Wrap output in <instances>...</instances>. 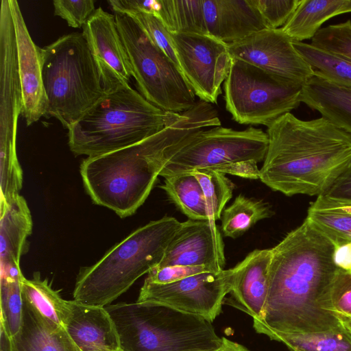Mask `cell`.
Segmentation results:
<instances>
[{"instance_id":"7","label":"cell","mask_w":351,"mask_h":351,"mask_svg":"<svg viewBox=\"0 0 351 351\" xmlns=\"http://www.w3.org/2000/svg\"><path fill=\"white\" fill-rule=\"evenodd\" d=\"M41 59L44 117L68 130L105 95L99 71L82 33L63 35L41 48Z\"/></svg>"},{"instance_id":"1","label":"cell","mask_w":351,"mask_h":351,"mask_svg":"<svg viewBox=\"0 0 351 351\" xmlns=\"http://www.w3.org/2000/svg\"><path fill=\"white\" fill-rule=\"evenodd\" d=\"M335 247L306 218L271 248L268 292L259 322L287 333L314 332L341 326L330 304L339 270L333 258Z\"/></svg>"},{"instance_id":"23","label":"cell","mask_w":351,"mask_h":351,"mask_svg":"<svg viewBox=\"0 0 351 351\" xmlns=\"http://www.w3.org/2000/svg\"><path fill=\"white\" fill-rule=\"evenodd\" d=\"M301 101L351 135V88L314 72L302 86Z\"/></svg>"},{"instance_id":"4","label":"cell","mask_w":351,"mask_h":351,"mask_svg":"<svg viewBox=\"0 0 351 351\" xmlns=\"http://www.w3.org/2000/svg\"><path fill=\"white\" fill-rule=\"evenodd\" d=\"M181 114L161 110L130 85L106 92L68 129L75 155L95 156L137 143L178 121Z\"/></svg>"},{"instance_id":"35","label":"cell","mask_w":351,"mask_h":351,"mask_svg":"<svg viewBox=\"0 0 351 351\" xmlns=\"http://www.w3.org/2000/svg\"><path fill=\"white\" fill-rule=\"evenodd\" d=\"M128 14L141 25L152 42L180 67L171 33L162 21L156 15L149 13L138 12Z\"/></svg>"},{"instance_id":"20","label":"cell","mask_w":351,"mask_h":351,"mask_svg":"<svg viewBox=\"0 0 351 351\" xmlns=\"http://www.w3.org/2000/svg\"><path fill=\"white\" fill-rule=\"evenodd\" d=\"M64 328L80 351H121L118 333L105 307L70 300Z\"/></svg>"},{"instance_id":"24","label":"cell","mask_w":351,"mask_h":351,"mask_svg":"<svg viewBox=\"0 0 351 351\" xmlns=\"http://www.w3.org/2000/svg\"><path fill=\"white\" fill-rule=\"evenodd\" d=\"M350 12L351 0H301L281 28L293 42H303L311 40L328 19Z\"/></svg>"},{"instance_id":"27","label":"cell","mask_w":351,"mask_h":351,"mask_svg":"<svg viewBox=\"0 0 351 351\" xmlns=\"http://www.w3.org/2000/svg\"><path fill=\"white\" fill-rule=\"evenodd\" d=\"M22 294L23 300L40 315L64 328L71 313L70 300H64L39 272L32 279H23Z\"/></svg>"},{"instance_id":"29","label":"cell","mask_w":351,"mask_h":351,"mask_svg":"<svg viewBox=\"0 0 351 351\" xmlns=\"http://www.w3.org/2000/svg\"><path fill=\"white\" fill-rule=\"evenodd\" d=\"M156 14L171 34H208L203 0H158Z\"/></svg>"},{"instance_id":"12","label":"cell","mask_w":351,"mask_h":351,"mask_svg":"<svg viewBox=\"0 0 351 351\" xmlns=\"http://www.w3.org/2000/svg\"><path fill=\"white\" fill-rule=\"evenodd\" d=\"M234 268L204 272L167 284L145 280L138 302L159 303L213 322L230 292Z\"/></svg>"},{"instance_id":"39","label":"cell","mask_w":351,"mask_h":351,"mask_svg":"<svg viewBox=\"0 0 351 351\" xmlns=\"http://www.w3.org/2000/svg\"><path fill=\"white\" fill-rule=\"evenodd\" d=\"M204 272H213L203 266H166L152 269L145 280L156 284H167Z\"/></svg>"},{"instance_id":"17","label":"cell","mask_w":351,"mask_h":351,"mask_svg":"<svg viewBox=\"0 0 351 351\" xmlns=\"http://www.w3.org/2000/svg\"><path fill=\"white\" fill-rule=\"evenodd\" d=\"M17 47L23 110L27 126L44 117L47 97L42 76L41 48L31 38L19 3L10 0Z\"/></svg>"},{"instance_id":"26","label":"cell","mask_w":351,"mask_h":351,"mask_svg":"<svg viewBox=\"0 0 351 351\" xmlns=\"http://www.w3.org/2000/svg\"><path fill=\"white\" fill-rule=\"evenodd\" d=\"M306 219L335 245L351 242V201L319 195L309 206Z\"/></svg>"},{"instance_id":"32","label":"cell","mask_w":351,"mask_h":351,"mask_svg":"<svg viewBox=\"0 0 351 351\" xmlns=\"http://www.w3.org/2000/svg\"><path fill=\"white\" fill-rule=\"evenodd\" d=\"M24 278L23 274H1L0 326L10 337L19 331L21 324L23 308L22 280Z\"/></svg>"},{"instance_id":"3","label":"cell","mask_w":351,"mask_h":351,"mask_svg":"<svg viewBox=\"0 0 351 351\" xmlns=\"http://www.w3.org/2000/svg\"><path fill=\"white\" fill-rule=\"evenodd\" d=\"M267 134L259 179L274 191L318 197L351 167V135L323 117L306 121L289 112Z\"/></svg>"},{"instance_id":"30","label":"cell","mask_w":351,"mask_h":351,"mask_svg":"<svg viewBox=\"0 0 351 351\" xmlns=\"http://www.w3.org/2000/svg\"><path fill=\"white\" fill-rule=\"evenodd\" d=\"M272 215L267 203L239 195L230 206L223 210L221 228L225 237L235 239L258 221Z\"/></svg>"},{"instance_id":"6","label":"cell","mask_w":351,"mask_h":351,"mask_svg":"<svg viewBox=\"0 0 351 351\" xmlns=\"http://www.w3.org/2000/svg\"><path fill=\"white\" fill-rule=\"evenodd\" d=\"M121 351H215L222 344L212 322L149 302L106 306Z\"/></svg>"},{"instance_id":"42","label":"cell","mask_w":351,"mask_h":351,"mask_svg":"<svg viewBox=\"0 0 351 351\" xmlns=\"http://www.w3.org/2000/svg\"><path fill=\"white\" fill-rule=\"evenodd\" d=\"M221 346L215 351H250L242 345L234 342L226 337H222Z\"/></svg>"},{"instance_id":"5","label":"cell","mask_w":351,"mask_h":351,"mask_svg":"<svg viewBox=\"0 0 351 351\" xmlns=\"http://www.w3.org/2000/svg\"><path fill=\"white\" fill-rule=\"evenodd\" d=\"M182 222L172 217L152 221L133 231L76 278L73 300L106 307L162 261Z\"/></svg>"},{"instance_id":"15","label":"cell","mask_w":351,"mask_h":351,"mask_svg":"<svg viewBox=\"0 0 351 351\" xmlns=\"http://www.w3.org/2000/svg\"><path fill=\"white\" fill-rule=\"evenodd\" d=\"M99 71L106 92L130 85L132 73L115 17L97 8L82 32Z\"/></svg>"},{"instance_id":"9","label":"cell","mask_w":351,"mask_h":351,"mask_svg":"<svg viewBox=\"0 0 351 351\" xmlns=\"http://www.w3.org/2000/svg\"><path fill=\"white\" fill-rule=\"evenodd\" d=\"M117 28L138 90L162 110L181 114L195 104V95L180 67L150 39L127 13L114 12Z\"/></svg>"},{"instance_id":"33","label":"cell","mask_w":351,"mask_h":351,"mask_svg":"<svg viewBox=\"0 0 351 351\" xmlns=\"http://www.w3.org/2000/svg\"><path fill=\"white\" fill-rule=\"evenodd\" d=\"M191 173L202 186L210 220L219 219L224 206L232 196L234 184L225 174L210 169H198Z\"/></svg>"},{"instance_id":"19","label":"cell","mask_w":351,"mask_h":351,"mask_svg":"<svg viewBox=\"0 0 351 351\" xmlns=\"http://www.w3.org/2000/svg\"><path fill=\"white\" fill-rule=\"evenodd\" d=\"M208 34L226 43L268 29L252 0H203Z\"/></svg>"},{"instance_id":"34","label":"cell","mask_w":351,"mask_h":351,"mask_svg":"<svg viewBox=\"0 0 351 351\" xmlns=\"http://www.w3.org/2000/svg\"><path fill=\"white\" fill-rule=\"evenodd\" d=\"M311 44L351 60V21L321 28Z\"/></svg>"},{"instance_id":"13","label":"cell","mask_w":351,"mask_h":351,"mask_svg":"<svg viewBox=\"0 0 351 351\" xmlns=\"http://www.w3.org/2000/svg\"><path fill=\"white\" fill-rule=\"evenodd\" d=\"M180 70L200 100L217 104L232 57L228 44L199 34H171Z\"/></svg>"},{"instance_id":"16","label":"cell","mask_w":351,"mask_h":351,"mask_svg":"<svg viewBox=\"0 0 351 351\" xmlns=\"http://www.w3.org/2000/svg\"><path fill=\"white\" fill-rule=\"evenodd\" d=\"M225 265L223 241L215 222L189 219L182 222L156 267L203 266L219 272Z\"/></svg>"},{"instance_id":"41","label":"cell","mask_w":351,"mask_h":351,"mask_svg":"<svg viewBox=\"0 0 351 351\" xmlns=\"http://www.w3.org/2000/svg\"><path fill=\"white\" fill-rule=\"evenodd\" d=\"M333 258L336 266L351 271V242L335 245Z\"/></svg>"},{"instance_id":"8","label":"cell","mask_w":351,"mask_h":351,"mask_svg":"<svg viewBox=\"0 0 351 351\" xmlns=\"http://www.w3.org/2000/svg\"><path fill=\"white\" fill-rule=\"evenodd\" d=\"M268 135L250 127L235 130L221 126L202 130L168 161L160 176L164 178L210 169L223 174L258 179L257 164L263 161L268 147Z\"/></svg>"},{"instance_id":"10","label":"cell","mask_w":351,"mask_h":351,"mask_svg":"<svg viewBox=\"0 0 351 351\" xmlns=\"http://www.w3.org/2000/svg\"><path fill=\"white\" fill-rule=\"evenodd\" d=\"M302 86L232 59L223 86L226 109L238 123L268 128L300 106Z\"/></svg>"},{"instance_id":"40","label":"cell","mask_w":351,"mask_h":351,"mask_svg":"<svg viewBox=\"0 0 351 351\" xmlns=\"http://www.w3.org/2000/svg\"><path fill=\"white\" fill-rule=\"evenodd\" d=\"M324 195L351 201V167L337 180Z\"/></svg>"},{"instance_id":"31","label":"cell","mask_w":351,"mask_h":351,"mask_svg":"<svg viewBox=\"0 0 351 351\" xmlns=\"http://www.w3.org/2000/svg\"><path fill=\"white\" fill-rule=\"evenodd\" d=\"M293 46L314 72L337 84L351 88V60L311 43L293 42Z\"/></svg>"},{"instance_id":"11","label":"cell","mask_w":351,"mask_h":351,"mask_svg":"<svg viewBox=\"0 0 351 351\" xmlns=\"http://www.w3.org/2000/svg\"><path fill=\"white\" fill-rule=\"evenodd\" d=\"M22 91L17 47L10 0L0 10V185L1 201L17 195L23 186V171L16 154V131L22 114Z\"/></svg>"},{"instance_id":"45","label":"cell","mask_w":351,"mask_h":351,"mask_svg":"<svg viewBox=\"0 0 351 351\" xmlns=\"http://www.w3.org/2000/svg\"><path fill=\"white\" fill-rule=\"evenodd\" d=\"M343 321H351V315L349 316L348 317H347L346 319H345ZM342 321V322H343Z\"/></svg>"},{"instance_id":"22","label":"cell","mask_w":351,"mask_h":351,"mask_svg":"<svg viewBox=\"0 0 351 351\" xmlns=\"http://www.w3.org/2000/svg\"><path fill=\"white\" fill-rule=\"evenodd\" d=\"M12 351H80L65 328L40 315L23 300L22 321Z\"/></svg>"},{"instance_id":"37","label":"cell","mask_w":351,"mask_h":351,"mask_svg":"<svg viewBox=\"0 0 351 351\" xmlns=\"http://www.w3.org/2000/svg\"><path fill=\"white\" fill-rule=\"evenodd\" d=\"M53 5L54 14L74 28L83 27L96 10L93 0H55Z\"/></svg>"},{"instance_id":"21","label":"cell","mask_w":351,"mask_h":351,"mask_svg":"<svg viewBox=\"0 0 351 351\" xmlns=\"http://www.w3.org/2000/svg\"><path fill=\"white\" fill-rule=\"evenodd\" d=\"M33 222L29 208L20 194L0 204L1 269L20 267L27 249V238Z\"/></svg>"},{"instance_id":"36","label":"cell","mask_w":351,"mask_h":351,"mask_svg":"<svg viewBox=\"0 0 351 351\" xmlns=\"http://www.w3.org/2000/svg\"><path fill=\"white\" fill-rule=\"evenodd\" d=\"M268 29L283 27L301 0H252Z\"/></svg>"},{"instance_id":"38","label":"cell","mask_w":351,"mask_h":351,"mask_svg":"<svg viewBox=\"0 0 351 351\" xmlns=\"http://www.w3.org/2000/svg\"><path fill=\"white\" fill-rule=\"evenodd\" d=\"M330 304L341 322L351 315V271L339 269L332 287Z\"/></svg>"},{"instance_id":"43","label":"cell","mask_w":351,"mask_h":351,"mask_svg":"<svg viewBox=\"0 0 351 351\" xmlns=\"http://www.w3.org/2000/svg\"><path fill=\"white\" fill-rule=\"evenodd\" d=\"M0 351H12L10 337L1 326H0Z\"/></svg>"},{"instance_id":"18","label":"cell","mask_w":351,"mask_h":351,"mask_svg":"<svg viewBox=\"0 0 351 351\" xmlns=\"http://www.w3.org/2000/svg\"><path fill=\"white\" fill-rule=\"evenodd\" d=\"M271 249L254 250L234 268L228 304L261 322L268 292V269Z\"/></svg>"},{"instance_id":"44","label":"cell","mask_w":351,"mask_h":351,"mask_svg":"<svg viewBox=\"0 0 351 351\" xmlns=\"http://www.w3.org/2000/svg\"><path fill=\"white\" fill-rule=\"evenodd\" d=\"M342 324L351 332V321H343Z\"/></svg>"},{"instance_id":"25","label":"cell","mask_w":351,"mask_h":351,"mask_svg":"<svg viewBox=\"0 0 351 351\" xmlns=\"http://www.w3.org/2000/svg\"><path fill=\"white\" fill-rule=\"evenodd\" d=\"M258 333L283 343L289 351H351V332L342 324L327 330L287 333L276 331L262 323L253 321Z\"/></svg>"},{"instance_id":"2","label":"cell","mask_w":351,"mask_h":351,"mask_svg":"<svg viewBox=\"0 0 351 351\" xmlns=\"http://www.w3.org/2000/svg\"><path fill=\"white\" fill-rule=\"evenodd\" d=\"M221 126L215 108L199 100L176 122L132 145L87 157L80 171L93 202L121 218L143 205L171 157L198 132Z\"/></svg>"},{"instance_id":"14","label":"cell","mask_w":351,"mask_h":351,"mask_svg":"<svg viewBox=\"0 0 351 351\" xmlns=\"http://www.w3.org/2000/svg\"><path fill=\"white\" fill-rule=\"evenodd\" d=\"M228 45L232 59L245 61L302 85L314 75V70L282 28L265 29Z\"/></svg>"},{"instance_id":"46","label":"cell","mask_w":351,"mask_h":351,"mask_svg":"<svg viewBox=\"0 0 351 351\" xmlns=\"http://www.w3.org/2000/svg\"></svg>"},{"instance_id":"28","label":"cell","mask_w":351,"mask_h":351,"mask_svg":"<svg viewBox=\"0 0 351 351\" xmlns=\"http://www.w3.org/2000/svg\"><path fill=\"white\" fill-rule=\"evenodd\" d=\"M160 187L169 199L189 219L210 220L202 186L191 173H180L165 178Z\"/></svg>"}]
</instances>
